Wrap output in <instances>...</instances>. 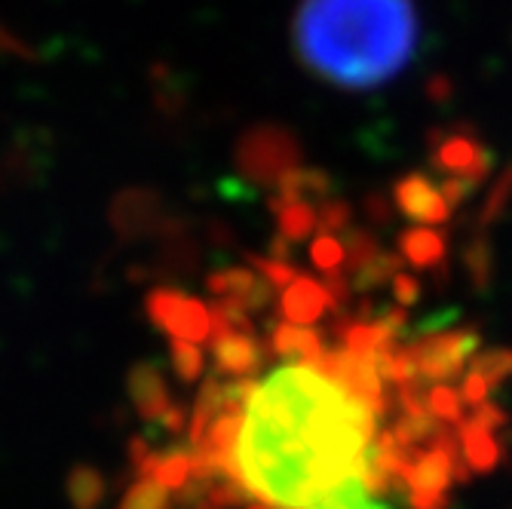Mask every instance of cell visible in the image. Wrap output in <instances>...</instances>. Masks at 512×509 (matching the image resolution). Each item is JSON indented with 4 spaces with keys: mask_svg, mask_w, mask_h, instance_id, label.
<instances>
[{
    "mask_svg": "<svg viewBox=\"0 0 512 509\" xmlns=\"http://www.w3.org/2000/svg\"><path fill=\"white\" fill-rule=\"evenodd\" d=\"M332 301L289 273L261 365L209 384L172 430L184 439L142 451L117 509H353L381 494L436 509L479 470L509 359L417 326L411 295L322 332Z\"/></svg>",
    "mask_w": 512,
    "mask_h": 509,
    "instance_id": "cell-1",
    "label": "cell"
},
{
    "mask_svg": "<svg viewBox=\"0 0 512 509\" xmlns=\"http://www.w3.org/2000/svg\"><path fill=\"white\" fill-rule=\"evenodd\" d=\"M151 313L160 326H166V332L175 338V341H188V344H197L200 338H206L212 332V322H209V313L200 301H191V298H181V295H154L151 301Z\"/></svg>",
    "mask_w": 512,
    "mask_h": 509,
    "instance_id": "cell-3",
    "label": "cell"
},
{
    "mask_svg": "<svg viewBox=\"0 0 512 509\" xmlns=\"http://www.w3.org/2000/svg\"><path fill=\"white\" fill-rule=\"evenodd\" d=\"M292 46L313 77L341 89H371L411 62L417 10L411 0H301Z\"/></svg>",
    "mask_w": 512,
    "mask_h": 509,
    "instance_id": "cell-2",
    "label": "cell"
},
{
    "mask_svg": "<svg viewBox=\"0 0 512 509\" xmlns=\"http://www.w3.org/2000/svg\"><path fill=\"white\" fill-rule=\"evenodd\" d=\"M353 509H414V506H408V503L399 500V497L381 494V497H371V500H365V503H359V506H353Z\"/></svg>",
    "mask_w": 512,
    "mask_h": 509,
    "instance_id": "cell-4",
    "label": "cell"
}]
</instances>
